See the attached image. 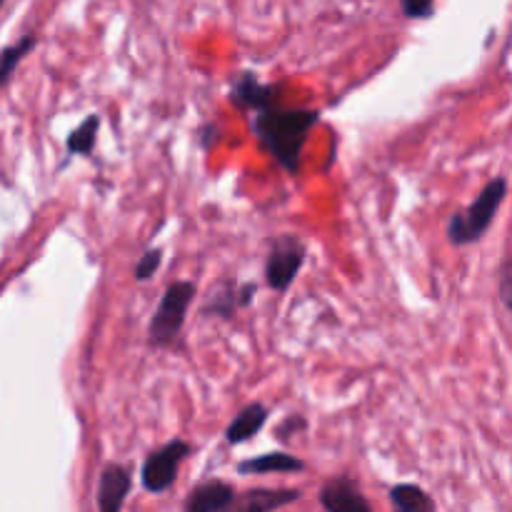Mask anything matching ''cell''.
Masks as SVG:
<instances>
[{
    "label": "cell",
    "mask_w": 512,
    "mask_h": 512,
    "mask_svg": "<svg viewBox=\"0 0 512 512\" xmlns=\"http://www.w3.org/2000/svg\"><path fill=\"white\" fill-rule=\"evenodd\" d=\"M320 123V110L315 108H285L273 103L258 110L253 120V130L265 153L273 155L280 168L295 175L300 170V158L308 143V135Z\"/></svg>",
    "instance_id": "1"
},
{
    "label": "cell",
    "mask_w": 512,
    "mask_h": 512,
    "mask_svg": "<svg viewBox=\"0 0 512 512\" xmlns=\"http://www.w3.org/2000/svg\"><path fill=\"white\" fill-rule=\"evenodd\" d=\"M505 195H508V180L500 175V178H493L483 190H480L478 198L463 210V213H455L453 218L448 220V240L458 248L470 243H478L488 228L493 225L495 215H498L500 205H503Z\"/></svg>",
    "instance_id": "2"
},
{
    "label": "cell",
    "mask_w": 512,
    "mask_h": 512,
    "mask_svg": "<svg viewBox=\"0 0 512 512\" xmlns=\"http://www.w3.org/2000/svg\"><path fill=\"white\" fill-rule=\"evenodd\" d=\"M195 295H198V285L193 280H178L165 290L148 325L150 345L165 348V345H173L178 340Z\"/></svg>",
    "instance_id": "3"
},
{
    "label": "cell",
    "mask_w": 512,
    "mask_h": 512,
    "mask_svg": "<svg viewBox=\"0 0 512 512\" xmlns=\"http://www.w3.org/2000/svg\"><path fill=\"white\" fill-rule=\"evenodd\" d=\"M193 453V445L185 443V440H170V443L160 445L153 453H148V458L143 460V468H140V480H143V488L148 493H165L175 485L178 480V468L185 458H190Z\"/></svg>",
    "instance_id": "4"
},
{
    "label": "cell",
    "mask_w": 512,
    "mask_h": 512,
    "mask_svg": "<svg viewBox=\"0 0 512 512\" xmlns=\"http://www.w3.org/2000/svg\"><path fill=\"white\" fill-rule=\"evenodd\" d=\"M305 255H308V248L298 235H283L275 240L268 260H265V280L275 293H285L295 283L305 263Z\"/></svg>",
    "instance_id": "5"
},
{
    "label": "cell",
    "mask_w": 512,
    "mask_h": 512,
    "mask_svg": "<svg viewBox=\"0 0 512 512\" xmlns=\"http://www.w3.org/2000/svg\"><path fill=\"white\" fill-rule=\"evenodd\" d=\"M278 85H265L260 83L258 75L253 70H243V73L235 78V83L230 85V100H233L235 108L240 110H263L268 105L280 103Z\"/></svg>",
    "instance_id": "6"
},
{
    "label": "cell",
    "mask_w": 512,
    "mask_h": 512,
    "mask_svg": "<svg viewBox=\"0 0 512 512\" xmlns=\"http://www.w3.org/2000/svg\"><path fill=\"white\" fill-rule=\"evenodd\" d=\"M133 488V473L128 465L108 463L100 470L98 480V508L100 512H118L128 500Z\"/></svg>",
    "instance_id": "7"
},
{
    "label": "cell",
    "mask_w": 512,
    "mask_h": 512,
    "mask_svg": "<svg viewBox=\"0 0 512 512\" xmlns=\"http://www.w3.org/2000/svg\"><path fill=\"white\" fill-rule=\"evenodd\" d=\"M320 505L328 512H370L373 505L365 500L363 490L355 483L353 478H340L328 480L320 490Z\"/></svg>",
    "instance_id": "8"
},
{
    "label": "cell",
    "mask_w": 512,
    "mask_h": 512,
    "mask_svg": "<svg viewBox=\"0 0 512 512\" xmlns=\"http://www.w3.org/2000/svg\"><path fill=\"white\" fill-rule=\"evenodd\" d=\"M235 505H238V493L225 480H208V483L195 485L185 500L188 512H223Z\"/></svg>",
    "instance_id": "9"
},
{
    "label": "cell",
    "mask_w": 512,
    "mask_h": 512,
    "mask_svg": "<svg viewBox=\"0 0 512 512\" xmlns=\"http://www.w3.org/2000/svg\"><path fill=\"white\" fill-rule=\"evenodd\" d=\"M268 418H270V410L265 408L263 403L245 405V408L235 415L233 423L228 425V430H225V440H228L230 445L248 443V440H253L255 435L265 428Z\"/></svg>",
    "instance_id": "10"
},
{
    "label": "cell",
    "mask_w": 512,
    "mask_h": 512,
    "mask_svg": "<svg viewBox=\"0 0 512 512\" xmlns=\"http://www.w3.org/2000/svg\"><path fill=\"white\" fill-rule=\"evenodd\" d=\"M300 490L293 488H280V490H270V488H255L248 490L238 498V508L245 512H268V510H278L285 508V505H293L300 500Z\"/></svg>",
    "instance_id": "11"
},
{
    "label": "cell",
    "mask_w": 512,
    "mask_h": 512,
    "mask_svg": "<svg viewBox=\"0 0 512 512\" xmlns=\"http://www.w3.org/2000/svg\"><path fill=\"white\" fill-rule=\"evenodd\" d=\"M305 463L290 453H265L263 458H248L238 463L240 475H270V473H303Z\"/></svg>",
    "instance_id": "12"
},
{
    "label": "cell",
    "mask_w": 512,
    "mask_h": 512,
    "mask_svg": "<svg viewBox=\"0 0 512 512\" xmlns=\"http://www.w3.org/2000/svg\"><path fill=\"white\" fill-rule=\"evenodd\" d=\"M238 308H240L238 288H235L230 280H223V283H218L208 293V300H205L203 305V315L205 318L230 320L235 313H238Z\"/></svg>",
    "instance_id": "13"
},
{
    "label": "cell",
    "mask_w": 512,
    "mask_h": 512,
    "mask_svg": "<svg viewBox=\"0 0 512 512\" xmlns=\"http://www.w3.org/2000/svg\"><path fill=\"white\" fill-rule=\"evenodd\" d=\"M390 505L395 510H403V512H433L435 510V500L425 493L420 485L413 483H400L393 485L388 493Z\"/></svg>",
    "instance_id": "14"
},
{
    "label": "cell",
    "mask_w": 512,
    "mask_h": 512,
    "mask_svg": "<svg viewBox=\"0 0 512 512\" xmlns=\"http://www.w3.org/2000/svg\"><path fill=\"white\" fill-rule=\"evenodd\" d=\"M98 130H100V115L90 113L88 118L80 120V125H75L70 130L68 140H65V148L68 155H80V158H90L98 143Z\"/></svg>",
    "instance_id": "15"
},
{
    "label": "cell",
    "mask_w": 512,
    "mask_h": 512,
    "mask_svg": "<svg viewBox=\"0 0 512 512\" xmlns=\"http://www.w3.org/2000/svg\"><path fill=\"white\" fill-rule=\"evenodd\" d=\"M35 45H38V38H35V35H23L18 43L5 45L3 53H0V85L8 83L10 75L15 73L20 60L28 58V53L35 48Z\"/></svg>",
    "instance_id": "16"
},
{
    "label": "cell",
    "mask_w": 512,
    "mask_h": 512,
    "mask_svg": "<svg viewBox=\"0 0 512 512\" xmlns=\"http://www.w3.org/2000/svg\"><path fill=\"white\" fill-rule=\"evenodd\" d=\"M160 263H163V250H160V248L145 250V253L140 255V260L135 263V268H133L135 280H150V278H153V275L158 273Z\"/></svg>",
    "instance_id": "17"
},
{
    "label": "cell",
    "mask_w": 512,
    "mask_h": 512,
    "mask_svg": "<svg viewBox=\"0 0 512 512\" xmlns=\"http://www.w3.org/2000/svg\"><path fill=\"white\" fill-rule=\"evenodd\" d=\"M400 10L410 20H428L435 15V0H400Z\"/></svg>",
    "instance_id": "18"
},
{
    "label": "cell",
    "mask_w": 512,
    "mask_h": 512,
    "mask_svg": "<svg viewBox=\"0 0 512 512\" xmlns=\"http://www.w3.org/2000/svg\"><path fill=\"white\" fill-rule=\"evenodd\" d=\"M305 428H308V420H305L303 415H290V418H285L283 423L278 425L275 435H278V440L288 443V440L293 438V433H300V430H305Z\"/></svg>",
    "instance_id": "19"
},
{
    "label": "cell",
    "mask_w": 512,
    "mask_h": 512,
    "mask_svg": "<svg viewBox=\"0 0 512 512\" xmlns=\"http://www.w3.org/2000/svg\"><path fill=\"white\" fill-rule=\"evenodd\" d=\"M500 300H503L505 308L512 313V258L505 260L503 270H500V285H498Z\"/></svg>",
    "instance_id": "20"
},
{
    "label": "cell",
    "mask_w": 512,
    "mask_h": 512,
    "mask_svg": "<svg viewBox=\"0 0 512 512\" xmlns=\"http://www.w3.org/2000/svg\"><path fill=\"white\" fill-rule=\"evenodd\" d=\"M255 293H258V285L255 283H243L238 288V300H240V310L243 308H250V303H253Z\"/></svg>",
    "instance_id": "21"
},
{
    "label": "cell",
    "mask_w": 512,
    "mask_h": 512,
    "mask_svg": "<svg viewBox=\"0 0 512 512\" xmlns=\"http://www.w3.org/2000/svg\"><path fill=\"white\" fill-rule=\"evenodd\" d=\"M213 138H215V125H205V128L200 130V140H203V148H210Z\"/></svg>",
    "instance_id": "22"
}]
</instances>
